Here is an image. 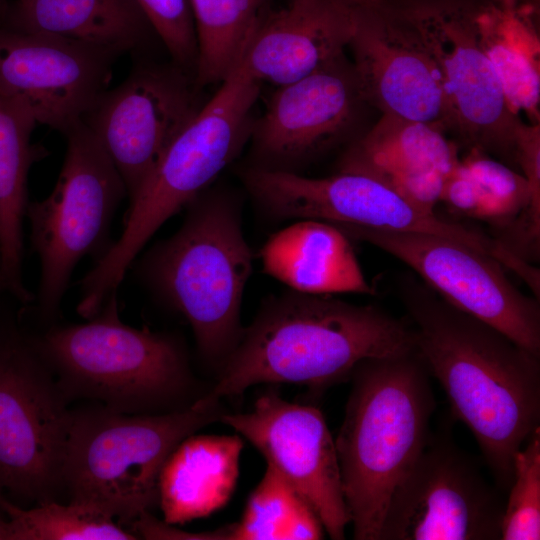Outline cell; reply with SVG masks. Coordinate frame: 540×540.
I'll list each match as a JSON object with an SVG mask.
<instances>
[{"label":"cell","mask_w":540,"mask_h":540,"mask_svg":"<svg viewBox=\"0 0 540 540\" xmlns=\"http://www.w3.org/2000/svg\"><path fill=\"white\" fill-rule=\"evenodd\" d=\"M397 288L414 346L444 389L452 418L470 429L495 486L507 493L514 456L539 427L540 355L411 274Z\"/></svg>","instance_id":"obj_1"},{"label":"cell","mask_w":540,"mask_h":540,"mask_svg":"<svg viewBox=\"0 0 540 540\" xmlns=\"http://www.w3.org/2000/svg\"><path fill=\"white\" fill-rule=\"evenodd\" d=\"M412 347L406 318L375 305L292 291L262 304L202 399L239 396L258 384H298L323 392L348 381L362 360Z\"/></svg>","instance_id":"obj_2"},{"label":"cell","mask_w":540,"mask_h":540,"mask_svg":"<svg viewBox=\"0 0 540 540\" xmlns=\"http://www.w3.org/2000/svg\"><path fill=\"white\" fill-rule=\"evenodd\" d=\"M430 376L415 346L364 359L351 373L335 447L356 540H379L390 498L429 440Z\"/></svg>","instance_id":"obj_3"},{"label":"cell","mask_w":540,"mask_h":540,"mask_svg":"<svg viewBox=\"0 0 540 540\" xmlns=\"http://www.w3.org/2000/svg\"><path fill=\"white\" fill-rule=\"evenodd\" d=\"M117 292L87 322L30 336L67 400L132 414L181 410L204 396L179 338L123 323Z\"/></svg>","instance_id":"obj_4"},{"label":"cell","mask_w":540,"mask_h":540,"mask_svg":"<svg viewBox=\"0 0 540 540\" xmlns=\"http://www.w3.org/2000/svg\"><path fill=\"white\" fill-rule=\"evenodd\" d=\"M186 209L181 228L145 255L139 271L190 324L199 356L216 378L244 331L241 303L252 252L234 191L210 186Z\"/></svg>","instance_id":"obj_5"},{"label":"cell","mask_w":540,"mask_h":540,"mask_svg":"<svg viewBox=\"0 0 540 540\" xmlns=\"http://www.w3.org/2000/svg\"><path fill=\"white\" fill-rule=\"evenodd\" d=\"M261 83L237 68L169 144L129 199L120 237L81 279L77 312L90 318L155 232L212 185L248 144Z\"/></svg>","instance_id":"obj_6"},{"label":"cell","mask_w":540,"mask_h":540,"mask_svg":"<svg viewBox=\"0 0 540 540\" xmlns=\"http://www.w3.org/2000/svg\"><path fill=\"white\" fill-rule=\"evenodd\" d=\"M227 412L202 398L167 413L132 414L94 404L71 409L62 479L69 501L134 521L158 504V478L173 449Z\"/></svg>","instance_id":"obj_7"},{"label":"cell","mask_w":540,"mask_h":540,"mask_svg":"<svg viewBox=\"0 0 540 540\" xmlns=\"http://www.w3.org/2000/svg\"><path fill=\"white\" fill-rule=\"evenodd\" d=\"M66 153L52 192L28 203L31 247L40 261L37 311L58 313L79 261L111 247L110 225L127 196L124 182L92 130L80 121L65 133Z\"/></svg>","instance_id":"obj_8"},{"label":"cell","mask_w":540,"mask_h":540,"mask_svg":"<svg viewBox=\"0 0 540 540\" xmlns=\"http://www.w3.org/2000/svg\"><path fill=\"white\" fill-rule=\"evenodd\" d=\"M31 337L0 330V486L37 504L64 492L71 409Z\"/></svg>","instance_id":"obj_9"},{"label":"cell","mask_w":540,"mask_h":540,"mask_svg":"<svg viewBox=\"0 0 540 540\" xmlns=\"http://www.w3.org/2000/svg\"><path fill=\"white\" fill-rule=\"evenodd\" d=\"M238 174L249 195L271 217L433 234L484 251L502 264L511 260L509 252L492 235L423 209L382 181L365 174L337 172L328 177L311 178L247 166H241Z\"/></svg>","instance_id":"obj_10"},{"label":"cell","mask_w":540,"mask_h":540,"mask_svg":"<svg viewBox=\"0 0 540 540\" xmlns=\"http://www.w3.org/2000/svg\"><path fill=\"white\" fill-rule=\"evenodd\" d=\"M438 70L447 108V132L468 149L516 166L521 117L510 108L478 39L474 4L456 0L416 2L399 9Z\"/></svg>","instance_id":"obj_11"},{"label":"cell","mask_w":540,"mask_h":540,"mask_svg":"<svg viewBox=\"0 0 540 540\" xmlns=\"http://www.w3.org/2000/svg\"><path fill=\"white\" fill-rule=\"evenodd\" d=\"M352 61L341 54L313 73L277 87L255 117L244 166L302 174L344 149L369 127V109Z\"/></svg>","instance_id":"obj_12"},{"label":"cell","mask_w":540,"mask_h":540,"mask_svg":"<svg viewBox=\"0 0 540 540\" xmlns=\"http://www.w3.org/2000/svg\"><path fill=\"white\" fill-rule=\"evenodd\" d=\"M502 494L448 430L438 431L394 490L379 540H499Z\"/></svg>","instance_id":"obj_13"},{"label":"cell","mask_w":540,"mask_h":540,"mask_svg":"<svg viewBox=\"0 0 540 540\" xmlns=\"http://www.w3.org/2000/svg\"><path fill=\"white\" fill-rule=\"evenodd\" d=\"M385 251L459 310L540 355V301L519 290L492 255L443 236L336 226Z\"/></svg>","instance_id":"obj_14"},{"label":"cell","mask_w":540,"mask_h":540,"mask_svg":"<svg viewBox=\"0 0 540 540\" xmlns=\"http://www.w3.org/2000/svg\"><path fill=\"white\" fill-rule=\"evenodd\" d=\"M203 90L192 73L171 59H146L85 116L83 121L119 172L129 199L203 108Z\"/></svg>","instance_id":"obj_15"},{"label":"cell","mask_w":540,"mask_h":540,"mask_svg":"<svg viewBox=\"0 0 540 540\" xmlns=\"http://www.w3.org/2000/svg\"><path fill=\"white\" fill-rule=\"evenodd\" d=\"M220 422L247 439L308 501L333 540L350 524L335 439L315 406L291 403L276 391L260 395L245 413L226 412Z\"/></svg>","instance_id":"obj_16"},{"label":"cell","mask_w":540,"mask_h":540,"mask_svg":"<svg viewBox=\"0 0 540 540\" xmlns=\"http://www.w3.org/2000/svg\"><path fill=\"white\" fill-rule=\"evenodd\" d=\"M119 56L76 40L0 28V89L22 100L37 124L65 133L108 90Z\"/></svg>","instance_id":"obj_17"},{"label":"cell","mask_w":540,"mask_h":540,"mask_svg":"<svg viewBox=\"0 0 540 540\" xmlns=\"http://www.w3.org/2000/svg\"><path fill=\"white\" fill-rule=\"evenodd\" d=\"M368 104L383 115L422 122L447 133L440 76L417 32L399 9L355 7L348 45Z\"/></svg>","instance_id":"obj_18"},{"label":"cell","mask_w":540,"mask_h":540,"mask_svg":"<svg viewBox=\"0 0 540 540\" xmlns=\"http://www.w3.org/2000/svg\"><path fill=\"white\" fill-rule=\"evenodd\" d=\"M354 26L345 0H288L263 18L238 68L261 84H290L344 54Z\"/></svg>","instance_id":"obj_19"},{"label":"cell","mask_w":540,"mask_h":540,"mask_svg":"<svg viewBox=\"0 0 540 540\" xmlns=\"http://www.w3.org/2000/svg\"><path fill=\"white\" fill-rule=\"evenodd\" d=\"M459 160L456 144L442 128L381 114L343 149L337 166L338 172L374 177L421 208L435 211Z\"/></svg>","instance_id":"obj_20"},{"label":"cell","mask_w":540,"mask_h":540,"mask_svg":"<svg viewBox=\"0 0 540 540\" xmlns=\"http://www.w3.org/2000/svg\"><path fill=\"white\" fill-rule=\"evenodd\" d=\"M266 274L293 291L374 295L350 243L335 225L301 219L273 234L260 251Z\"/></svg>","instance_id":"obj_21"},{"label":"cell","mask_w":540,"mask_h":540,"mask_svg":"<svg viewBox=\"0 0 540 540\" xmlns=\"http://www.w3.org/2000/svg\"><path fill=\"white\" fill-rule=\"evenodd\" d=\"M242 439L238 435L184 438L166 458L158 478L163 521L183 524L224 507L239 477Z\"/></svg>","instance_id":"obj_22"},{"label":"cell","mask_w":540,"mask_h":540,"mask_svg":"<svg viewBox=\"0 0 540 540\" xmlns=\"http://www.w3.org/2000/svg\"><path fill=\"white\" fill-rule=\"evenodd\" d=\"M36 125L29 107L0 89V287L24 306L34 300L23 281L28 173L48 154L31 143Z\"/></svg>","instance_id":"obj_23"},{"label":"cell","mask_w":540,"mask_h":540,"mask_svg":"<svg viewBox=\"0 0 540 540\" xmlns=\"http://www.w3.org/2000/svg\"><path fill=\"white\" fill-rule=\"evenodd\" d=\"M5 17L8 29L76 40L120 55L160 40L136 0H17Z\"/></svg>","instance_id":"obj_24"},{"label":"cell","mask_w":540,"mask_h":540,"mask_svg":"<svg viewBox=\"0 0 540 540\" xmlns=\"http://www.w3.org/2000/svg\"><path fill=\"white\" fill-rule=\"evenodd\" d=\"M479 43L512 111L540 121V35L538 10L525 0L474 4Z\"/></svg>","instance_id":"obj_25"},{"label":"cell","mask_w":540,"mask_h":540,"mask_svg":"<svg viewBox=\"0 0 540 540\" xmlns=\"http://www.w3.org/2000/svg\"><path fill=\"white\" fill-rule=\"evenodd\" d=\"M273 0H189L197 40L195 80L223 83L240 65Z\"/></svg>","instance_id":"obj_26"},{"label":"cell","mask_w":540,"mask_h":540,"mask_svg":"<svg viewBox=\"0 0 540 540\" xmlns=\"http://www.w3.org/2000/svg\"><path fill=\"white\" fill-rule=\"evenodd\" d=\"M325 535L308 501L268 464L240 521L224 527V540H319Z\"/></svg>","instance_id":"obj_27"},{"label":"cell","mask_w":540,"mask_h":540,"mask_svg":"<svg viewBox=\"0 0 540 540\" xmlns=\"http://www.w3.org/2000/svg\"><path fill=\"white\" fill-rule=\"evenodd\" d=\"M5 540H133L138 537L116 524L101 508L83 502L56 500L25 509L7 499Z\"/></svg>","instance_id":"obj_28"},{"label":"cell","mask_w":540,"mask_h":540,"mask_svg":"<svg viewBox=\"0 0 540 540\" xmlns=\"http://www.w3.org/2000/svg\"><path fill=\"white\" fill-rule=\"evenodd\" d=\"M507 493L500 539H540V427L516 452Z\"/></svg>","instance_id":"obj_29"},{"label":"cell","mask_w":540,"mask_h":540,"mask_svg":"<svg viewBox=\"0 0 540 540\" xmlns=\"http://www.w3.org/2000/svg\"><path fill=\"white\" fill-rule=\"evenodd\" d=\"M170 59L195 76L197 40L189 0H136Z\"/></svg>","instance_id":"obj_30"},{"label":"cell","mask_w":540,"mask_h":540,"mask_svg":"<svg viewBox=\"0 0 540 540\" xmlns=\"http://www.w3.org/2000/svg\"><path fill=\"white\" fill-rule=\"evenodd\" d=\"M347 3L355 7H380L384 5L387 0H345Z\"/></svg>","instance_id":"obj_31"},{"label":"cell","mask_w":540,"mask_h":540,"mask_svg":"<svg viewBox=\"0 0 540 540\" xmlns=\"http://www.w3.org/2000/svg\"><path fill=\"white\" fill-rule=\"evenodd\" d=\"M8 9V0H0V18L6 16Z\"/></svg>","instance_id":"obj_32"},{"label":"cell","mask_w":540,"mask_h":540,"mask_svg":"<svg viewBox=\"0 0 540 540\" xmlns=\"http://www.w3.org/2000/svg\"><path fill=\"white\" fill-rule=\"evenodd\" d=\"M4 499H5V498H4L3 495H2V488H1V486H0V517L5 516L4 511H3V509H2V503H3V500H4Z\"/></svg>","instance_id":"obj_33"},{"label":"cell","mask_w":540,"mask_h":540,"mask_svg":"<svg viewBox=\"0 0 540 540\" xmlns=\"http://www.w3.org/2000/svg\"><path fill=\"white\" fill-rule=\"evenodd\" d=\"M1 293H3V290H2V288L0 287V294H1Z\"/></svg>","instance_id":"obj_34"}]
</instances>
